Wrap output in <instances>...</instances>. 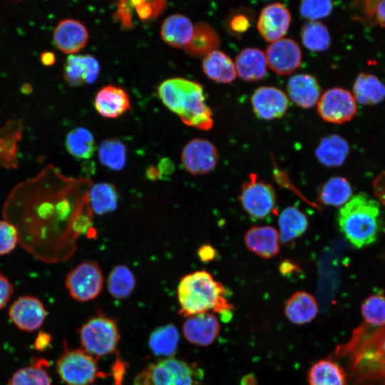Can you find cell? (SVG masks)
Returning <instances> with one entry per match:
<instances>
[{
	"label": "cell",
	"instance_id": "43",
	"mask_svg": "<svg viewBox=\"0 0 385 385\" xmlns=\"http://www.w3.org/2000/svg\"><path fill=\"white\" fill-rule=\"evenodd\" d=\"M131 3L135 7L139 17L142 19L157 17L165 6V2L163 1H133Z\"/></svg>",
	"mask_w": 385,
	"mask_h": 385
},
{
	"label": "cell",
	"instance_id": "50",
	"mask_svg": "<svg viewBox=\"0 0 385 385\" xmlns=\"http://www.w3.org/2000/svg\"><path fill=\"white\" fill-rule=\"evenodd\" d=\"M375 19L380 27L385 29V0L378 1Z\"/></svg>",
	"mask_w": 385,
	"mask_h": 385
},
{
	"label": "cell",
	"instance_id": "56",
	"mask_svg": "<svg viewBox=\"0 0 385 385\" xmlns=\"http://www.w3.org/2000/svg\"><path fill=\"white\" fill-rule=\"evenodd\" d=\"M241 385H256V379L253 376L247 375L242 379Z\"/></svg>",
	"mask_w": 385,
	"mask_h": 385
},
{
	"label": "cell",
	"instance_id": "27",
	"mask_svg": "<svg viewBox=\"0 0 385 385\" xmlns=\"http://www.w3.org/2000/svg\"><path fill=\"white\" fill-rule=\"evenodd\" d=\"M202 66L205 74L218 83H230L237 77L235 63L228 55L219 50L205 56Z\"/></svg>",
	"mask_w": 385,
	"mask_h": 385
},
{
	"label": "cell",
	"instance_id": "15",
	"mask_svg": "<svg viewBox=\"0 0 385 385\" xmlns=\"http://www.w3.org/2000/svg\"><path fill=\"white\" fill-rule=\"evenodd\" d=\"M254 113L263 120L280 118L286 113L289 100L280 89L273 86L257 88L251 97Z\"/></svg>",
	"mask_w": 385,
	"mask_h": 385
},
{
	"label": "cell",
	"instance_id": "37",
	"mask_svg": "<svg viewBox=\"0 0 385 385\" xmlns=\"http://www.w3.org/2000/svg\"><path fill=\"white\" fill-rule=\"evenodd\" d=\"M46 360L38 359L31 366L16 370L9 381V385H53L46 369Z\"/></svg>",
	"mask_w": 385,
	"mask_h": 385
},
{
	"label": "cell",
	"instance_id": "54",
	"mask_svg": "<svg viewBox=\"0 0 385 385\" xmlns=\"http://www.w3.org/2000/svg\"><path fill=\"white\" fill-rule=\"evenodd\" d=\"M146 175L150 180H157L161 176L160 170L155 166L149 167L146 171Z\"/></svg>",
	"mask_w": 385,
	"mask_h": 385
},
{
	"label": "cell",
	"instance_id": "53",
	"mask_svg": "<svg viewBox=\"0 0 385 385\" xmlns=\"http://www.w3.org/2000/svg\"><path fill=\"white\" fill-rule=\"evenodd\" d=\"M40 60L44 66H49L55 63L56 56L51 51H45L41 54Z\"/></svg>",
	"mask_w": 385,
	"mask_h": 385
},
{
	"label": "cell",
	"instance_id": "26",
	"mask_svg": "<svg viewBox=\"0 0 385 385\" xmlns=\"http://www.w3.org/2000/svg\"><path fill=\"white\" fill-rule=\"evenodd\" d=\"M353 96L356 101L364 106H374L385 99V85L374 74L360 73L353 85Z\"/></svg>",
	"mask_w": 385,
	"mask_h": 385
},
{
	"label": "cell",
	"instance_id": "31",
	"mask_svg": "<svg viewBox=\"0 0 385 385\" xmlns=\"http://www.w3.org/2000/svg\"><path fill=\"white\" fill-rule=\"evenodd\" d=\"M279 239L288 243L300 237L308 227L306 215L294 206L285 208L279 217Z\"/></svg>",
	"mask_w": 385,
	"mask_h": 385
},
{
	"label": "cell",
	"instance_id": "36",
	"mask_svg": "<svg viewBox=\"0 0 385 385\" xmlns=\"http://www.w3.org/2000/svg\"><path fill=\"white\" fill-rule=\"evenodd\" d=\"M136 284L132 271L125 265L115 266L107 278V288L110 294L115 299L128 297L133 292Z\"/></svg>",
	"mask_w": 385,
	"mask_h": 385
},
{
	"label": "cell",
	"instance_id": "41",
	"mask_svg": "<svg viewBox=\"0 0 385 385\" xmlns=\"http://www.w3.org/2000/svg\"><path fill=\"white\" fill-rule=\"evenodd\" d=\"M332 2L327 0H308L300 4L301 15L309 21H317L318 19L328 16L332 11Z\"/></svg>",
	"mask_w": 385,
	"mask_h": 385
},
{
	"label": "cell",
	"instance_id": "34",
	"mask_svg": "<svg viewBox=\"0 0 385 385\" xmlns=\"http://www.w3.org/2000/svg\"><path fill=\"white\" fill-rule=\"evenodd\" d=\"M118 195L115 187L106 182L91 186L89 202L91 210L101 215L114 211L118 205Z\"/></svg>",
	"mask_w": 385,
	"mask_h": 385
},
{
	"label": "cell",
	"instance_id": "12",
	"mask_svg": "<svg viewBox=\"0 0 385 385\" xmlns=\"http://www.w3.org/2000/svg\"><path fill=\"white\" fill-rule=\"evenodd\" d=\"M265 53L269 67L281 76L292 73L301 65L300 47L292 38H281L270 43Z\"/></svg>",
	"mask_w": 385,
	"mask_h": 385
},
{
	"label": "cell",
	"instance_id": "22",
	"mask_svg": "<svg viewBox=\"0 0 385 385\" xmlns=\"http://www.w3.org/2000/svg\"><path fill=\"white\" fill-rule=\"evenodd\" d=\"M94 106L100 115L108 118H117L130 109L127 92L113 85H107L98 91Z\"/></svg>",
	"mask_w": 385,
	"mask_h": 385
},
{
	"label": "cell",
	"instance_id": "25",
	"mask_svg": "<svg viewBox=\"0 0 385 385\" xmlns=\"http://www.w3.org/2000/svg\"><path fill=\"white\" fill-rule=\"evenodd\" d=\"M193 31L194 26L189 18L175 14L163 20L160 27V36L170 46L184 48L190 41Z\"/></svg>",
	"mask_w": 385,
	"mask_h": 385
},
{
	"label": "cell",
	"instance_id": "7",
	"mask_svg": "<svg viewBox=\"0 0 385 385\" xmlns=\"http://www.w3.org/2000/svg\"><path fill=\"white\" fill-rule=\"evenodd\" d=\"M56 368L66 385H88L106 376L99 370L96 359L82 349H66L57 359Z\"/></svg>",
	"mask_w": 385,
	"mask_h": 385
},
{
	"label": "cell",
	"instance_id": "57",
	"mask_svg": "<svg viewBox=\"0 0 385 385\" xmlns=\"http://www.w3.org/2000/svg\"><path fill=\"white\" fill-rule=\"evenodd\" d=\"M381 346L382 353L384 354V356H385V335H384V337L383 338Z\"/></svg>",
	"mask_w": 385,
	"mask_h": 385
},
{
	"label": "cell",
	"instance_id": "33",
	"mask_svg": "<svg viewBox=\"0 0 385 385\" xmlns=\"http://www.w3.org/2000/svg\"><path fill=\"white\" fill-rule=\"evenodd\" d=\"M352 188L346 178L334 176L329 178L319 189L318 200L326 205H344L351 197Z\"/></svg>",
	"mask_w": 385,
	"mask_h": 385
},
{
	"label": "cell",
	"instance_id": "9",
	"mask_svg": "<svg viewBox=\"0 0 385 385\" xmlns=\"http://www.w3.org/2000/svg\"><path fill=\"white\" fill-rule=\"evenodd\" d=\"M239 201L243 210L252 217L263 219L274 210L277 196L272 185L251 173L242 185Z\"/></svg>",
	"mask_w": 385,
	"mask_h": 385
},
{
	"label": "cell",
	"instance_id": "19",
	"mask_svg": "<svg viewBox=\"0 0 385 385\" xmlns=\"http://www.w3.org/2000/svg\"><path fill=\"white\" fill-rule=\"evenodd\" d=\"M24 133L23 122L11 119L0 128V166L16 169L19 165V143Z\"/></svg>",
	"mask_w": 385,
	"mask_h": 385
},
{
	"label": "cell",
	"instance_id": "17",
	"mask_svg": "<svg viewBox=\"0 0 385 385\" xmlns=\"http://www.w3.org/2000/svg\"><path fill=\"white\" fill-rule=\"evenodd\" d=\"M88 37L86 27L81 21L73 19L61 20L53 34L57 48L70 55L80 51L86 45Z\"/></svg>",
	"mask_w": 385,
	"mask_h": 385
},
{
	"label": "cell",
	"instance_id": "11",
	"mask_svg": "<svg viewBox=\"0 0 385 385\" xmlns=\"http://www.w3.org/2000/svg\"><path fill=\"white\" fill-rule=\"evenodd\" d=\"M217 160L216 147L206 139H192L185 144L181 153L184 169L195 175L210 173L215 168Z\"/></svg>",
	"mask_w": 385,
	"mask_h": 385
},
{
	"label": "cell",
	"instance_id": "16",
	"mask_svg": "<svg viewBox=\"0 0 385 385\" xmlns=\"http://www.w3.org/2000/svg\"><path fill=\"white\" fill-rule=\"evenodd\" d=\"M220 332L215 314L205 312L188 317L183 325L185 338L191 344L207 346L212 344Z\"/></svg>",
	"mask_w": 385,
	"mask_h": 385
},
{
	"label": "cell",
	"instance_id": "13",
	"mask_svg": "<svg viewBox=\"0 0 385 385\" xmlns=\"http://www.w3.org/2000/svg\"><path fill=\"white\" fill-rule=\"evenodd\" d=\"M9 317L21 331L32 332L38 329L46 318V310L37 297L25 295L17 298L9 309Z\"/></svg>",
	"mask_w": 385,
	"mask_h": 385
},
{
	"label": "cell",
	"instance_id": "3",
	"mask_svg": "<svg viewBox=\"0 0 385 385\" xmlns=\"http://www.w3.org/2000/svg\"><path fill=\"white\" fill-rule=\"evenodd\" d=\"M158 94L165 107L184 124L202 130L212 128V111L205 103L202 86L197 82L179 77L168 78L160 84Z\"/></svg>",
	"mask_w": 385,
	"mask_h": 385
},
{
	"label": "cell",
	"instance_id": "6",
	"mask_svg": "<svg viewBox=\"0 0 385 385\" xmlns=\"http://www.w3.org/2000/svg\"><path fill=\"white\" fill-rule=\"evenodd\" d=\"M78 334L82 349L96 359L113 353L120 339L115 321L101 314L83 323Z\"/></svg>",
	"mask_w": 385,
	"mask_h": 385
},
{
	"label": "cell",
	"instance_id": "52",
	"mask_svg": "<svg viewBox=\"0 0 385 385\" xmlns=\"http://www.w3.org/2000/svg\"><path fill=\"white\" fill-rule=\"evenodd\" d=\"M379 1H366L364 5V11L368 19L375 18L376 6Z\"/></svg>",
	"mask_w": 385,
	"mask_h": 385
},
{
	"label": "cell",
	"instance_id": "8",
	"mask_svg": "<svg viewBox=\"0 0 385 385\" xmlns=\"http://www.w3.org/2000/svg\"><path fill=\"white\" fill-rule=\"evenodd\" d=\"M103 282L99 264L94 261H86L78 265L67 274L65 285L73 299L85 302L99 295Z\"/></svg>",
	"mask_w": 385,
	"mask_h": 385
},
{
	"label": "cell",
	"instance_id": "44",
	"mask_svg": "<svg viewBox=\"0 0 385 385\" xmlns=\"http://www.w3.org/2000/svg\"><path fill=\"white\" fill-rule=\"evenodd\" d=\"M14 293V286L11 281L0 272V310L9 302Z\"/></svg>",
	"mask_w": 385,
	"mask_h": 385
},
{
	"label": "cell",
	"instance_id": "48",
	"mask_svg": "<svg viewBox=\"0 0 385 385\" xmlns=\"http://www.w3.org/2000/svg\"><path fill=\"white\" fill-rule=\"evenodd\" d=\"M51 336L44 331H39L34 343V349L38 351L46 350L51 344Z\"/></svg>",
	"mask_w": 385,
	"mask_h": 385
},
{
	"label": "cell",
	"instance_id": "20",
	"mask_svg": "<svg viewBox=\"0 0 385 385\" xmlns=\"http://www.w3.org/2000/svg\"><path fill=\"white\" fill-rule=\"evenodd\" d=\"M279 232L271 226H253L246 232L245 244L248 250L263 258L275 257L279 251Z\"/></svg>",
	"mask_w": 385,
	"mask_h": 385
},
{
	"label": "cell",
	"instance_id": "45",
	"mask_svg": "<svg viewBox=\"0 0 385 385\" xmlns=\"http://www.w3.org/2000/svg\"><path fill=\"white\" fill-rule=\"evenodd\" d=\"M128 4V1H120L117 6L118 9L115 14V18L120 20L121 26L125 29H130L133 27L130 6Z\"/></svg>",
	"mask_w": 385,
	"mask_h": 385
},
{
	"label": "cell",
	"instance_id": "24",
	"mask_svg": "<svg viewBox=\"0 0 385 385\" xmlns=\"http://www.w3.org/2000/svg\"><path fill=\"white\" fill-rule=\"evenodd\" d=\"M237 74L245 81H257L267 73L265 53L256 48L242 49L235 58Z\"/></svg>",
	"mask_w": 385,
	"mask_h": 385
},
{
	"label": "cell",
	"instance_id": "35",
	"mask_svg": "<svg viewBox=\"0 0 385 385\" xmlns=\"http://www.w3.org/2000/svg\"><path fill=\"white\" fill-rule=\"evenodd\" d=\"M65 145L68 153L77 160L89 159L96 149L93 134L83 127H77L68 133Z\"/></svg>",
	"mask_w": 385,
	"mask_h": 385
},
{
	"label": "cell",
	"instance_id": "30",
	"mask_svg": "<svg viewBox=\"0 0 385 385\" xmlns=\"http://www.w3.org/2000/svg\"><path fill=\"white\" fill-rule=\"evenodd\" d=\"M307 379L309 385H346L343 369L329 359L314 363L308 371Z\"/></svg>",
	"mask_w": 385,
	"mask_h": 385
},
{
	"label": "cell",
	"instance_id": "1",
	"mask_svg": "<svg viewBox=\"0 0 385 385\" xmlns=\"http://www.w3.org/2000/svg\"><path fill=\"white\" fill-rule=\"evenodd\" d=\"M88 187L86 180L48 165L13 188L2 216L16 227L19 245L32 257L48 264L66 260L90 222Z\"/></svg>",
	"mask_w": 385,
	"mask_h": 385
},
{
	"label": "cell",
	"instance_id": "28",
	"mask_svg": "<svg viewBox=\"0 0 385 385\" xmlns=\"http://www.w3.org/2000/svg\"><path fill=\"white\" fill-rule=\"evenodd\" d=\"M220 44V38L217 31L207 23L197 22L194 25V31L189 43L184 51L192 57H205L217 50Z\"/></svg>",
	"mask_w": 385,
	"mask_h": 385
},
{
	"label": "cell",
	"instance_id": "4",
	"mask_svg": "<svg viewBox=\"0 0 385 385\" xmlns=\"http://www.w3.org/2000/svg\"><path fill=\"white\" fill-rule=\"evenodd\" d=\"M341 232L356 247L374 242L382 229V215L376 200L358 193L341 208L338 215Z\"/></svg>",
	"mask_w": 385,
	"mask_h": 385
},
{
	"label": "cell",
	"instance_id": "2",
	"mask_svg": "<svg viewBox=\"0 0 385 385\" xmlns=\"http://www.w3.org/2000/svg\"><path fill=\"white\" fill-rule=\"evenodd\" d=\"M179 313L188 317L211 312L225 322L232 317L233 305L229 302L227 291L209 272L197 270L181 277L177 288Z\"/></svg>",
	"mask_w": 385,
	"mask_h": 385
},
{
	"label": "cell",
	"instance_id": "10",
	"mask_svg": "<svg viewBox=\"0 0 385 385\" xmlns=\"http://www.w3.org/2000/svg\"><path fill=\"white\" fill-rule=\"evenodd\" d=\"M320 117L331 123L342 124L351 120L357 113V104L353 94L342 88L327 90L317 103Z\"/></svg>",
	"mask_w": 385,
	"mask_h": 385
},
{
	"label": "cell",
	"instance_id": "42",
	"mask_svg": "<svg viewBox=\"0 0 385 385\" xmlns=\"http://www.w3.org/2000/svg\"><path fill=\"white\" fill-rule=\"evenodd\" d=\"M19 243L16 227L6 220H0V256L11 252Z\"/></svg>",
	"mask_w": 385,
	"mask_h": 385
},
{
	"label": "cell",
	"instance_id": "29",
	"mask_svg": "<svg viewBox=\"0 0 385 385\" xmlns=\"http://www.w3.org/2000/svg\"><path fill=\"white\" fill-rule=\"evenodd\" d=\"M349 152L347 141L333 134L323 138L317 146L315 154L318 160L327 167H338L345 161Z\"/></svg>",
	"mask_w": 385,
	"mask_h": 385
},
{
	"label": "cell",
	"instance_id": "40",
	"mask_svg": "<svg viewBox=\"0 0 385 385\" xmlns=\"http://www.w3.org/2000/svg\"><path fill=\"white\" fill-rule=\"evenodd\" d=\"M361 314L366 324L374 327L385 326V296L372 294L361 305Z\"/></svg>",
	"mask_w": 385,
	"mask_h": 385
},
{
	"label": "cell",
	"instance_id": "32",
	"mask_svg": "<svg viewBox=\"0 0 385 385\" xmlns=\"http://www.w3.org/2000/svg\"><path fill=\"white\" fill-rule=\"evenodd\" d=\"M179 339L177 328L172 324H165L151 332L148 346L153 354L170 358L177 351Z\"/></svg>",
	"mask_w": 385,
	"mask_h": 385
},
{
	"label": "cell",
	"instance_id": "55",
	"mask_svg": "<svg viewBox=\"0 0 385 385\" xmlns=\"http://www.w3.org/2000/svg\"><path fill=\"white\" fill-rule=\"evenodd\" d=\"M297 266L294 265L293 263L284 262L282 263L280 266V272L283 274H288L289 272H292L294 270H295Z\"/></svg>",
	"mask_w": 385,
	"mask_h": 385
},
{
	"label": "cell",
	"instance_id": "5",
	"mask_svg": "<svg viewBox=\"0 0 385 385\" xmlns=\"http://www.w3.org/2000/svg\"><path fill=\"white\" fill-rule=\"evenodd\" d=\"M203 375L194 363L170 357L148 364L135 376L133 385H200Z\"/></svg>",
	"mask_w": 385,
	"mask_h": 385
},
{
	"label": "cell",
	"instance_id": "14",
	"mask_svg": "<svg viewBox=\"0 0 385 385\" xmlns=\"http://www.w3.org/2000/svg\"><path fill=\"white\" fill-rule=\"evenodd\" d=\"M291 21L289 11L284 5L272 3L262 9L257 20V29L266 41L272 43L283 38Z\"/></svg>",
	"mask_w": 385,
	"mask_h": 385
},
{
	"label": "cell",
	"instance_id": "21",
	"mask_svg": "<svg viewBox=\"0 0 385 385\" xmlns=\"http://www.w3.org/2000/svg\"><path fill=\"white\" fill-rule=\"evenodd\" d=\"M289 97L293 103L302 108H310L321 97V86L313 75L299 73L292 76L287 86Z\"/></svg>",
	"mask_w": 385,
	"mask_h": 385
},
{
	"label": "cell",
	"instance_id": "38",
	"mask_svg": "<svg viewBox=\"0 0 385 385\" xmlns=\"http://www.w3.org/2000/svg\"><path fill=\"white\" fill-rule=\"evenodd\" d=\"M100 163L108 168L119 171L126 163V147L115 138L106 139L101 142L98 150Z\"/></svg>",
	"mask_w": 385,
	"mask_h": 385
},
{
	"label": "cell",
	"instance_id": "39",
	"mask_svg": "<svg viewBox=\"0 0 385 385\" xmlns=\"http://www.w3.org/2000/svg\"><path fill=\"white\" fill-rule=\"evenodd\" d=\"M301 38L304 47L314 52L327 51L332 41L327 26L319 21L305 23L302 27Z\"/></svg>",
	"mask_w": 385,
	"mask_h": 385
},
{
	"label": "cell",
	"instance_id": "47",
	"mask_svg": "<svg viewBox=\"0 0 385 385\" xmlns=\"http://www.w3.org/2000/svg\"><path fill=\"white\" fill-rule=\"evenodd\" d=\"M126 371V364L120 358H117L112 367L113 385H122Z\"/></svg>",
	"mask_w": 385,
	"mask_h": 385
},
{
	"label": "cell",
	"instance_id": "18",
	"mask_svg": "<svg viewBox=\"0 0 385 385\" xmlns=\"http://www.w3.org/2000/svg\"><path fill=\"white\" fill-rule=\"evenodd\" d=\"M100 65L91 55H70L63 69V78L71 86L93 83L99 74Z\"/></svg>",
	"mask_w": 385,
	"mask_h": 385
},
{
	"label": "cell",
	"instance_id": "46",
	"mask_svg": "<svg viewBox=\"0 0 385 385\" xmlns=\"http://www.w3.org/2000/svg\"><path fill=\"white\" fill-rule=\"evenodd\" d=\"M250 21L244 14H239L231 18L229 22L230 29L235 34L245 33L250 26Z\"/></svg>",
	"mask_w": 385,
	"mask_h": 385
},
{
	"label": "cell",
	"instance_id": "23",
	"mask_svg": "<svg viewBox=\"0 0 385 385\" xmlns=\"http://www.w3.org/2000/svg\"><path fill=\"white\" fill-rule=\"evenodd\" d=\"M319 312L313 295L305 291H297L287 300L284 314L294 324L304 325L315 319Z\"/></svg>",
	"mask_w": 385,
	"mask_h": 385
},
{
	"label": "cell",
	"instance_id": "51",
	"mask_svg": "<svg viewBox=\"0 0 385 385\" xmlns=\"http://www.w3.org/2000/svg\"><path fill=\"white\" fill-rule=\"evenodd\" d=\"M158 165V168L160 170L161 175L163 174H170L174 170V164L172 160L168 158L161 159Z\"/></svg>",
	"mask_w": 385,
	"mask_h": 385
},
{
	"label": "cell",
	"instance_id": "49",
	"mask_svg": "<svg viewBox=\"0 0 385 385\" xmlns=\"http://www.w3.org/2000/svg\"><path fill=\"white\" fill-rule=\"evenodd\" d=\"M197 255L202 262H209L217 257V251L210 245L204 244L197 250Z\"/></svg>",
	"mask_w": 385,
	"mask_h": 385
}]
</instances>
